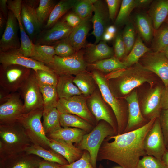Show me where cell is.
<instances>
[{"label":"cell","mask_w":168,"mask_h":168,"mask_svg":"<svg viewBox=\"0 0 168 168\" xmlns=\"http://www.w3.org/2000/svg\"><path fill=\"white\" fill-rule=\"evenodd\" d=\"M150 120L142 127L135 130L106 138L99 148L97 161H113L123 168H136L141 156L146 155L144 147L145 137L156 119Z\"/></svg>","instance_id":"1"},{"label":"cell","mask_w":168,"mask_h":168,"mask_svg":"<svg viewBox=\"0 0 168 168\" xmlns=\"http://www.w3.org/2000/svg\"><path fill=\"white\" fill-rule=\"evenodd\" d=\"M153 73L140 63L124 69L117 70L105 76L110 88L117 98L125 97L134 89L147 82L152 87L155 81Z\"/></svg>","instance_id":"2"},{"label":"cell","mask_w":168,"mask_h":168,"mask_svg":"<svg viewBox=\"0 0 168 168\" xmlns=\"http://www.w3.org/2000/svg\"><path fill=\"white\" fill-rule=\"evenodd\" d=\"M0 154L8 158L25 152L31 144L21 125L17 121L0 124Z\"/></svg>","instance_id":"3"},{"label":"cell","mask_w":168,"mask_h":168,"mask_svg":"<svg viewBox=\"0 0 168 168\" xmlns=\"http://www.w3.org/2000/svg\"><path fill=\"white\" fill-rule=\"evenodd\" d=\"M91 73L104 100L111 109L114 114L118 126V134L123 133L127 124L128 109L112 93L105 75L95 70H92Z\"/></svg>","instance_id":"4"},{"label":"cell","mask_w":168,"mask_h":168,"mask_svg":"<svg viewBox=\"0 0 168 168\" xmlns=\"http://www.w3.org/2000/svg\"><path fill=\"white\" fill-rule=\"evenodd\" d=\"M116 135L113 128L107 122L101 120L91 132L83 136L77 147L89 152L91 164L96 168L98 153L103 142L107 137Z\"/></svg>","instance_id":"5"},{"label":"cell","mask_w":168,"mask_h":168,"mask_svg":"<svg viewBox=\"0 0 168 168\" xmlns=\"http://www.w3.org/2000/svg\"><path fill=\"white\" fill-rule=\"evenodd\" d=\"M43 113V108L35 109L23 114L17 121L22 126L32 144L47 149L49 148L50 139L45 133L41 122Z\"/></svg>","instance_id":"6"},{"label":"cell","mask_w":168,"mask_h":168,"mask_svg":"<svg viewBox=\"0 0 168 168\" xmlns=\"http://www.w3.org/2000/svg\"><path fill=\"white\" fill-rule=\"evenodd\" d=\"M84 55V50L82 49L68 57H62L55 55L53 63L47 66L58 76H76L86 71L88 64Z\"/></svg>","instance_id":"7"},{"label":"cell","mask_w":168,"mask_h":168,"mask_svg":"<svg viewBox=\"0 0 168 168\" xmlns=\"http://www.w3.org/2000/svg\"><path fill=\"white\" fill-rule=\"evenodd\" d=\"M32 69L21 65H1L0 85L10 93L16 92L30 75Z\"/></svg>","instance_id":"8"},{"label":"cell","mask_w":168,"mask_h":168,"mask_svg":"<svg viewBox=\"0 0 168 168\" xmlns=\"http://www.w3.org/2000/svg\"><path fill=\"white\" fill-rule=\"evenodd\" d=\"M56 108L60 113L75 115L93 126L96 125V120L87 106L86 98L82 95L59 99Z\"/></svg>","instance_id":"9"},{"label":"cell","mask_w":168,"mask_h":168,"mask_svg":"<svg viewBox=\"0 0 168 168\" xmlns=\"http://www.w3.org/2000/svg\"><path fill=\"white\" fill-rule=\"evenodd\" d=\"M19 90L24 100V114L43 108V97L34 70Z\"/></svg>","instance_id":"10"},{"label":"cell","mask_w":168,"mask_h":168,"mask_svg":"<svg viewBox=\"0 0 168 168\" xmlns=\"http://www.w3.org/2000/svg\"><path fill=\"white\" fill-rule=\"evenodd\" d=\"M97 88L92 94L86 98L87 106L95 117L96 124L101 120L105 121L113 128L117 134L118 129L116 118L104 100L99 88Z\"/></svg>","instance_id":"11"},{"label":"cell","mask_w":168,"mask_h":168,"mask_svg":"<svg viewBox=\"0 0 168 168\" xmlns=\"http://www.w3.org/2000/svg\"><path fill=\"white\" fill-rule=\"evenodd\" d=\"M139 60L145 68L160 77L164 87H168V59L162 52H147Z\"/></svg>","instance_id":"12"},{"label":"cell","mask_w":168,"mask_h":168,"mask_svg":"<svg viewBox=\"0 0 168 168\" xmlns=\"http://www.w3.org/2000/svg\"><path fill=\"white\" fill-rule=\"evenodd\" d=\"M146 155L161 160L166 149L159 118L147 134L144 142Z\"/></svg>","instance_id":"13"},{"label":"cell","mask_w":168,"mask_h":168,"mask_svg":"<svg viewBox=\"0 0 168 168\" xmlns=\"http://www.w3.org/2000/svg\"><path fill=\"white\" fill-rule=\"evenodd\" d=\"M164 86L158 85L151 88L139 104L142 115L148 120L160 116L162 110L161 94Z\"/></svg>","instance_id":"14"},{"label":"cell","mask_w":168,"mask_h":168,"mask_svg":"<svg viewBox=\"0 0 168 168\" xmlns=\"http://www.w3.org/2000/svg\"><path fill=\"white\" fill-rule=\"evenodd\" d=\"M73 28L64 19L58 21L50 28L41 32L36 38L34 44L53 46L68 38Z\"/></svg>","instance_id":"15"},{"label":"cell","mask_w":168,"mask_h":168,"mask_svg":"<svg viewBox=\"0 0 168 168\" xmlns=\"http://www.w3.org/2000/svg\"><path fill=\"white\" fill-rule=\"evenodd\" d=\"M19 30L17 20L13 13L9 10L6 27L0 40V52L20 48L21 43Z\"/></svg>","instance_id":"16"},{"label":"cell","mask_w":168,"mask_h":168,"mask_svg":"<svg viewBox=\"0 0 168 168\" xmlns=\"http://www.w3.org/2000/svg\"><path fill=\"white\" fill-rule=\"evenodd\" d=\"M0 63L3 66L16 64L30 68L35 71L38 70L53 71L49 67L43 63L23 55L19 52L18 49L0 52Z\"/></svg>","instance_id":"17"},{"label":"cell","mask_w":168,"mask_h":168,"mask_svg":"<svg viewBox=\"0 0 168 168\" xmlns=\"http://www.w3.org/2000/svg\"><path fill=\"white\" fill-rule=\"evenodd\" d=\"M19 93H11L8 99L0 105V124L17 121L24 114V104Z\"/></svg>","instance_id":"18"},{"label":"cell","mask_w":168,"mask_h":168,"mask_svg":"<svg viewBox=\"0 0 168 168\" xmlns=\"http://www.w3.org/2000/svg\"><path fill=\"white\" fill-rule=\"evenodd\" d=\"M124 98L127 103L128 119L124 133L138 129L149 121L144 118L142 114L136 90H133Z\"/></svg>","instance_id":"19"},{"label":"cell","mask_w":168,"mask_h":168,"mask_svg":"<svg viewBox=\"0 0 168 168\" xmlns=\"http://www.w3.org/2000/svg\"><path fill=\"white\" fill-rule=\"evenodd\" d=\"M93 12L91 20L93 29L91 34L95 38L94 44H97L102 40L110 19L106 4L102 0H96L94 3Z\"/></svg>","instance_id":"20"},{"label":"cell","mask_w":168,"mask_h":168,"mask_svg":"<svg viewBox=\"0 0 168 168\" xmlns=\"http://www.w3.org/2000/svg\"><path fill=\"white\" fill-rule=\"evenodd\" d=\"M22 1L7 0L9 10L12 11L17 19L19 27L21 45L19 52L24 56L30 57L34 44L26 33L22 25L21 18Z\"/></svg>","instance_id":"21"},{"label":"cell","mask_w":168,"mask_h":168,"mask_svg":"<svg viewBox=\"0 0 168 168\" xmlns=\"http://www.w3.org/2000/svg\"><path fill=\"white\" fill-rule=\"evenodd\" d=\"M21 16L23 27L33 41L41 32L43 25L37 17L35 8L22 1Z\"/></svg>","instance_id":"22"},{"label":"cell","mask_w":168,"mask_h":168,"mask_svg":"<svg viewBox=\"0 0 168 168\" xmlns=\"http://www.w3.org/2000/svg\"><path fill=\"white\" fill-rule=\"evenodd\" d=\"M84 50V58L88 64L114 56L113 49L101 40L97 44H87Z\"/></svg>","instance_id":"23"},{"label":"cell","mask_w":168,"mask_h":168,"mask_svg":"<svg viewBox=\"0 0 168 168\" xmlns=\"http://www.w3.org/2000/svg\"><path fill=\"white\" fill-rule=\"evenodd\" d=\"M49 139V148L63 156L69 164L75 161L82 156L83 151L75 146L73 144L60 140Z\"/></svg>","instance_id":"24"},{"label":"cell","mask_w":168,"mask_h":168,"mask_svg":"<svg viewBox=\"0 0 168 168\" xmlns=\"http://www.w3.org/2000/svg\"><path fill=\"white\" fill-rule=\"evenodd\" d=\"M92 16L83 19L81 23L74 28L68 38L76 52L85 48L86 39L90 30Z\"/></svg>","instance_id":"25"},{"label":"cell","mask_w":168,"mask_h":168,"mask_svg":"<svg viewBox=\"0 0 168 168\" xmlns=\"http://www.w3.org/2000/svg\"><path fill=\"white\" fill-rule=\"evenodd\" d=\"M148 15L152 20L154 31L156 30L168 16V0L152 1Z\"/></svg>","instance_id":"26"},{"label":"cell","mask_w":168,"mask_h":168,"mask_svg":"<svg viewBox=\"0 0 168 168\" xmlns=\"http://www.w3.org/2000/svg\"><path fill=\"white\" fill-rule=\"evenodd\" d=\"M87 133L77 128L62 127L50 133L47 137L50 138L61 140L71 144H77Z\"/></svg>","instance_id":"27"},{"label":"cell","mask_w":168,"mask_h":168,"mask_svg":"<svg viewBox=\"0 0 168 168\" xmlns=\"http://www.w3.org/2000/svg\"><path fill=\"white\" fill-rule=\"evenodd\" d=\"M25 152L27 154L36 155L46 161L62 165L69 164L65 159L56 152L51 149H46L39 145L31 144Z\"/></svg>","instance_id":"28"},{"label":"cell","mask_w":168,"mask_h":168,"mask_svg":"<svg viewBox=\"0 0 168 168\" xmlns=\"http://www.w3.org/2000/svg\"><path fill=\"white\" fill-rule=\"evenodd\" d=\"M74 77L72 75L58 76L56 89L59 99L68 98L82 95L73 82Z\"/></svg>","instance_id":"29"},{"label":"cell","mask_w":168,"mask_h":168,"mask_svg":"<svg viewBox=\"0 0 168 168\" xmlns=\"http://www.w3.org/2000/svg\"><path fill=\"white\" fill-rule=\"evenodd\" d=\"M135 26L139 35L147 43L152 40L154 34V29L152 20L148 14L138 13L134 18Z\"/></svg>","instance_id":"30"},{"label":"cell","mask_w":168,"mask_h":168,"mask_svg":"<svg viewBox=\"0 0 168 168\" xmlns=\"http://www.w3.org/2000/svg\"><path fill=\"white\" fill-rule=\"evenodd\" d=\"M73 82L86 98L92 94L98 87L91 73L87 71L75 76Z\"/></svg>","instance_id":"31"},{"label":"cell","mask_w":168,"mask_h":168,"mask_svg":"<svg viewBox=\"0 0 168 168\" xmlns=\"http://www.w3.org/2000/svg\"><path fill=\"white\" fill-rule=\"evenodd\" d=\"M96 70L104 74L107 75L115 71L124 69L127 68L123 63L114 56L90 64L87 68Z\"/></svg>","instance_id":"32"},{"label":"cell","mask_w":168,"mask_h":168,"mask_svg":"<svg viewBox=\"0 0 168 168\" xmlns=\"http://www.w3.org/2000/svg\"><path fill=\"white\" fill-rule=\"evenodd\" d=\"M151 51V49L144 44L141 37L138 35L131 51L121 61L127 68L139 62L144 54Z\"/></svg>","instance_id":"33"},{"label":"cell","mask_w":168,"mask_h":168,"mask_svg":"<svg viewBox=\"0 0 168 168\" xmlns=\"http://www.w3.org/2000/svg\"><path fill=\"white\" fill-rule=\"evenodd\" d=\"M77 0H61L52 10L44 27L46 29L53 26L68 11L72 9Z\"/></svg>","instance_id":"34"},{"label":"cell","mask_w":168,"mask_h":168,"mask_svg":"<svg viewBox=\"0 0 168 168\" xmlns=\"http://www.w3.org/2000/svg\"><path fill=\"white\" fill-rule=\"evenodd\" d=\"M55 55L53 46L34 44L30 58L48 66L53 63Z\"/></svg>","instance_id":"35"},{"label":"cell","mask_w":168,"mask_h":168,"mask_svg":"<svg viewBox=\"0 0 168 168\" xmlns=\"http://www.w3.org/2000/svg\"><path fill=\"white\" fill-rule=\"evenodd\" d=\"M60 122L61 126L63 127L77 128L87 133L91 132L94 128L93 125L82 118L71 114L60 113Z\"/></svg>","instance_id":"36"},{"label":"cell","mask_w":168,"mask_h":168,"mask_svg":"<svg viewBox=\"0 0 168 168\" xmlns=\"http://www.w3.org/2000/svg\"><path fill=\"white\" fill-rule=\"evenodd\" d=\"M60 114L56 107L43 111L42 125L47 136L62 128L60 122Z\"/></svg>","instance_id":"37"},{"label":"cell","mask_w":168,"mask_h":168,"mask_svg":"<svg viewBox=\"0 0 168 168\" xmlns=\"http://www.w3.org/2000/svg\"><path fill=\"white\" fill-rule=\"evenodd\" d=\"M141 7L140 0H123L119 12L115 20V26L126 24L129 21L130 15L135 8Z\"/></svg>","instance_id":"38"},{"label":"cell","mask_w":168,"mask_h":168,"mask_svg":"<svg viewBox=\"0 0 168 168\" xmlns=\"http://www.w3.org/2000/svg\"><path fill=\"white\" fill-rule=\"evenodd\" d=\"M43 101V111L56 107L59 100L56 87L38 83Z\"/></svg>","instance_id":"39"},{"label":"cell","mask_w":168,"mask_h":168,"mask_svg":"<svg viewBox=\"0 0 168 168\" xmlns=\"http://www.w3.org/2000/svg\"><path fill=\"white\" fill-rule=\"evenodd\" d=\"M154 31L151 49L154 52L161 51L168 45V24L164 22Z\"/></svg>","instance_id":"40"},{"label":"cell","mask_w":168,"mask_h":168,"mask_svg":"<svg viewBox=\"0 0 168 168\" xmlns=\"http://www.w3.org/2000/svg\"><path fill=\"white\" fill-rule=\"evenodd\" d=\"M96 0H77L73 8V12L82 20L92 16L94 4Z\"/></svg>","instance_id":"41"},{"label":"cell","mask_w":168,"mask_h":168,"mask_svg":"<svg viewBox=\"0 0 168 168\" xmlns=\"http://www.w3.org/2000/svg\"><path fill=\"white\" fill-rule=\"evenodd\" d=\"M53 0H40L37 7L35 8L37 17L43 24L47 20L54 7L56 4Z\"/></svg>","instance_id":"42"},{"label":"cell","mask_w":168,"mask_h":168,"mask_svg":"<svg viewBox=\"0 0 168 168\" xmlns=\"http://www.w3.org/2000/svg\"><path fill=\"white\" fill-rule=\"evenodd\" d=\"M122 35L126 56L132 49L136 39L135 28L131 22H129L126 25L122 32Z\"/></svg>","instance_id":"43"},{"label":"cell","mask_w":168,"mask_h":168,"mask_svg":"<svg viewBox=\"0 0 168 168\" xmlns=\"http://www.w3.org/2000/svg\"><path fill=\"white\" fill-rule=\"evenodd\" d=\"M35 72L38 83L56 87L58 76L53 71L38 70Z\"/></svg>","instance_id":"44"},{"label":"cell","mask_w":168,"mask_h":168,"mask_svg":"<svg viewBox=\"0 0 168 168\" xmlns=\"http://www.w3.org/2000/svg\"><path fill=\"white\" fill-rule=\"evenodd\" d=\"M29 155H20L18 158V155L16 157V160L9 168H37L40 161Z\"/></svg>","instance_id":"45"},{"label":"cell","mask_w":168,"mask_h":168,"mask_svg":"<svg viewBox=\"0 0 168 168\" xmlns=\"http://www.w3.org/2000/svg\"><path fill=\"white\" fill-rule=\"evenodd\" d=\"M53 46L56 55L60 57H69L76 52L69 41L68 38L60 40Z\"/></svg>","instance_id":"46"},{"label":"cell","mask_w":168,"mask_h":168,"mask_svg":"<svg viewBox=\"0 0 168 168\" xmlns=\"http://www.w3.org/2000/svg\"><path fill=\"white\" fill-rule=\"evenodd\" d=\"M136 168H168L161 160L153 156H145L139 161Z\"/></svg>","instance_id":"47"},{"label":"cell","mask_w":168,"mask_h":168,"mask_svg":"<svg viewBox=\"0 0 168 168\" xmlns=\"http://www.w3.org/2000/svg\"><path fill=\"white\" fill-rule=\"evenodd\" d=\"M62 168H101L100 165L98 168L93 167L91 163L90 156L86 150H84L81 157L75 161L65 165H60Z\"/></svg>","instance_id":"48"},{"label":"cell","mask_w":168,"mask_h":168,"mask_svg":"<svg viewBox=\"0 0 168 168\" xmlns=\"http://www.w3.org/2000/svg\"><path fill=\"white\" fill-rule=\"evenodd\" d=\"M113 49L114 56L120 60L121 61L126 56L122 32H119L116 34L114 37Z\"/></svg>","instance_id":"49"},{"label":"cell","mask_w":168,"mask_h":168,"mask_svg":"<svg viewBox=\"0 0 168 168\" xmlns=\"http://www.w3.org/2000/svg\"><path fill=\"white\" fill-rule=\"evenodd\" d=\"M166 147L168 146V110H162L159 118Z\"/></svg>","instance_id":"50"},{"label":"cell","mask_w":168,"mask_h":168,"mask_svg":"<svg viewBox=\"0 0 168 168\" xmlns=\"http://www.w3.org/2000/svg\"><path fill=\"white\" fill-rule=\"evenodd\" d=\"M109 18L110 20L113 21L115 17L119 5L122 1L120 0H106Z\"/></svg>","instance_id":"51"},{"label":"cell","mask_w":168,"mask_h":168,"mask_svg":"<svg viewBox=\"0 0 168 168\" xmlns=\"http://www.w3.org/2000/svg\"><path fill=\"white\" fill-rule=\"evenodd\" d=\"M64 20L69 26L73 28L78 26L82 20L73 12L67 14Z\"/></svg>","instance_id":"52"},{"label":"cell","mask_w":168,"mask_h":168,"mask_svg":"<svg viewBox=\"0 0 168 168\" xmlns=\"http://www.w3.org/2000/svg\"><path fill=\"white\" fill-rule=\"evenodd\" d=\"M161 106L162 110H168V87L164 86L161 94Z\"/></svg>","instance_id":"53"},{"label":"cell","mask_w":168,"mask_h":168,"mask_svg":"<svg viewBox=\"0 0 168 168\" xmlns=\"http://www.w3.org/2000/svg\"><path fill=\"white\" fill-rule=\"evenodd\" d=\"M37 168H62L59 164L46 161H41Z\"/></svg>","instance_id":"54"},{"label":"cell","mask_w":168,"mask_h":168,"mask_svg":"<svg viewBox=\"0 0 168 168\" xmlns=\"http://www.w3.org/2000/svg\"><path fill=\"white\" fill-rule=\"evenodd\" d=\"M7 2V0H0V12L7 19L9 11Z\"/></svg>","instance_id":"55"},{"label":"cell","mask_w":168,"mask_h":168,"mask_svg":"<svg viewBox=\"0 0 168 168\" xmlns=\"http://www.w3.org/2000/svg\"><path fill=\"white\" fill-rule=\"evenodd\" d=\"M7 22L6 19L2 14L0 12V34H2L3 31L6 27Z\"/></svg>","instance_id":"56"},{"label":"cell","mask_w":168,"mask_h":168,"mask_svg":"<svg viewBox=\"0 0 168 168\" xmlns=\"http://www.w3.org/2000/svg\"><path fill=\"white\" fill-rule=\"evenodd\" d=\"M115 36L105 31L103 35L102 40L106 42L109 41L114 38Z\"/></svg>","instance_id":"57"},{"label":"cell","mask_w":168,"mask_h":168,"mask_svg":"<svg viewBox=\"0 0 168 168\" xmlns=\"http://www.w3.org/2000/svg\"><path fill=\"white\" fill-rule=\"evenodd\" d=\"M105 31L112 35H115L117 32V29L115 26H109L106 28Z\"/></svg>","instance_id":"58"},{"label":"cell","mask_w":168,"mask_h":168,"mask_svg":"<svg viewBox=\"0 0 168 168\" xmlns=\"http://www.w3.org/2000/svg\"><path fill=\"white\" fill-rule=\"evenodd\" d=\"M161 160L168 168V150L167 148L163 154Z\"/></svg>","instance_id":"59"},{"label":"cell","mask_w":168,"mask_h":168,"mask_svg":"<svg viewBox=\"0 0 168 168\" xmlns=\"http://www.w3.org/2000/svg\"><path fill=\"white\" fill-rule=\"evenodd\" d=\"M168 59V45L165 47L161 51Z\"/></svg>","instance_id":"60"},{"label":"cell","mask_w":168,"mask_h":168,"mask_svg":"<svg viewBox=\"0 0 168 168\" xmlns=\"http://www.w3.org/2000/svg\"><path fill=\"white\" fill-rule=\"evenodd\" d=\"M165 22L166 23H167V24H168V17L166 18V20Z\"/></svg>","instance_id":"61"},{"label":"cell","mask_w":168,"mask_h":168,"mask_svg":"<svg viewBox=\"0 0 168 168\" xmlns=\"http://www.w3.org/2000/svg\"><path fill=\"white\" fill-rule=\"evenodd\" d=\"M115 168H123L122 167H116Z\"/></svg>","instance_id":"62"},{"label":"cell","mask_w":168,"mask_h":168,"mask_svg":"<svg viewBox=\"0 0 168 168\" xmlns=\"http://www.w3.org/2000/svg\"><path fill=\"white\" fill-rule=\"evenodd\" d=\"M166 147V148L168 150V146Z\"/></svg>","instance_id":"63"},{"label":"cell","mask_w":168,"mask_h":168,"mask_svg":"<svg viewBox=\"0 0 168 168\" xmlns=\"http://www.w3.org/2000/svg\"><path fill=\"white\" fill-rule=\"evenodd\" d=\"M104 168L102 166V168Z\"/></svg>","instance_id":"64"}]
</instances>
